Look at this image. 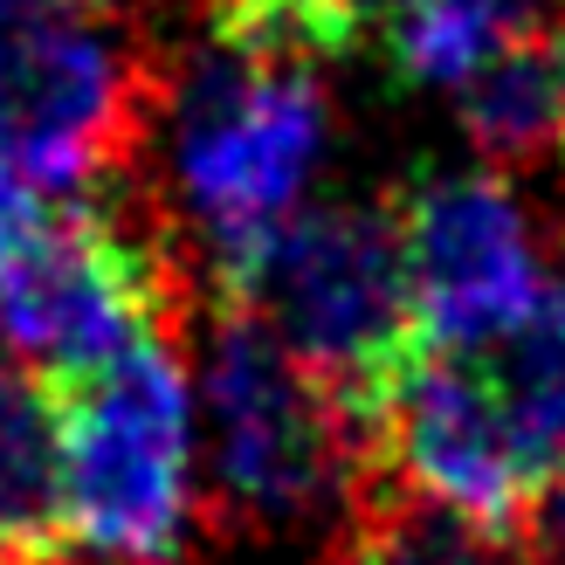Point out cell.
<instances>
[{
  "label": "cell",
  "instance_id": "9c48e42d",
  "mask_svg": "<svg viewBox=\"0 0 565 565\" xmlns=\"http://www.w3.org/2000/svg\"><path fill=\"white\" fill-rule=\"evenodd\" d=\"M462 138L483 173L565 166V21H531L456 90Z\"/></svg>",
  "mask_w": 565,
  "mask_h": 565
},
{
  "label": "cell",
  "instance_id": "30bf717a",
  "mask_svg": "<svg viewBox=\"0 0 565 565\" xmlns=\"http://www.w3.org/2000/svg\"><path fill=\"white\" fill-rule=\"evenodd\" d=\"M63 552V401L49 380L0 365V565H55Z\"/></svg>",
  "mask_w": 565,
  "mask_h": 565
},
{
  "label": "cell",
  "instance_id": "6da1fadb",
  "mask_svg": "<svg viewBox=\"0 0 565 565\" xmlns=\"http://www.w3.org/2000/svg\"><path fill=\"white\" fill-rule=\"evenodd\" d=\"M221 303L248 310L269 338L318 380L359 428L386 401V386L428 352L414 324L407 256L393 207H310L248 256Z\"/></svg>",
  "mask_w": 565,
  "mask_h": 565
},
{
  "label": "cell",
  "instance_id": "8992f818",
  "mask_svg": "<svg viewBox=\"0 0 565 565\" xmlns=\"http://www.w3.org/2000/svg\"><path fill=\"white\" fill-rule=\"evenodd\" d=\"M365 441L373 462L469 539H518L531 497L545 490L483 365L456 352H420L373 407Z\"/></svg>",
  "mask_w": 565,
  "mask_h": 565
},
{
  "label": "cell",
  "instance_id": "5bb4252c",
  "mask_svg": "<svg viewBox=\"0 0 565 565\" xmlns=\"http://www.w3.org/2000/svg\"><path fill=\"white\" fill-rule=\"evenodd\" d=\"M518 539L531 545V565H565V469L552 476L539 497H531Z\"/></svg>",
  "mask_w": 565,
  "mask_h": 565
},
{
  "label": "cell",
  "instance_id": "5b68a950",
  "mask_svg": "<svg viewBox=\"0 0 565 565\" xmlns=\"http://www.w3.org/2000/svg\"><path fill=\"white\" fill-rule=\"evenodd\" d=\"M166 310L173 276L152 242L97 207H49L0 248V345L49 386H76L166 338Z\"/></svg>",
  "mask_w": 565,
  "mask_h": 565
},
{
  "label": "cell",
  "instance_id": "52a82bcc",
  "mask_svg": "<svg viewBox=\"0 0 565 565\" xmlns=\"http://www.w3.org/2000/svg\"><path fill=\"white\" fill-rule=\"evenodd\" d=\"M414 290V324L428 352H490L503 331L531 318L545 297V263L531 242V214L497 173H441L407 186L393 207Z\"/></svg>",
  "mask_w": 565,
  "mask_h": 565
},
{
  "label": "cell",
  "instance_id": "4fadbf2b",
  "mask_svg": "<svg viewBox=\"0 0 565 565\" xmlns=\"http://www.w3.org/2000/svg\"><path fill=\"white\" fill-rule=\"evenodd\" d=\"M110 0H0V49L49 35V28H83L90 14H104Z\"/></svg>",
  "mask_w": 565,
  "mask_h": 565
},
{
  "label": "cell",
  "instance_id": "2e32d148",
  "mask_svg": "<svg viewBox=\"0 0 565 565\" xmlns=\"http://www.w3.org/2000/svg\"><path fill=\"white\" fill-rule=\"evenodd\" d=\"M441 565H490V558H476V552H456V545H448V552H441Z\"/></svg>",
  "mask_w": 565,
  "mask_h": 565
},
{
  "label": "cell",
  "instance_id": "8fae6325",
  "mask_svg": "<svg viewBox=\"0 0 565 565\" xmlns=\"http://www.w3.org/2000/svg\"><path fill=\"white\" fill-rule=\"evenodd\" d=\"M469 359L483 365L490 393L511 414L531 469L552 483L565 469V276L545 282V297L531 303V318L518 331H503L490 352H469Z\"/></svg>",
  "mask_w": 565,
  "mask_h": 565
},
{
  "label": "cell",
  "instance_id": "ba28073f",
  "mask_svg": "<svg viewBox=\"0 0 565 565\" xmlns=\"http://www.w3.org/2000/svg\"><path fill=\"white\" fill-rule=\"evenodd\" d=\"M138 63L104 28H49L0 49V152L42 193H76L131 152Z\"/></svg>",
  "mask_w": 565,
  "mask_h": 565
},
{
  "label": "cell",
  "instance_id": "7a4b0ae2",
  "mask_svg": "<svg viewBox=\"0 0 565 565\" xmlns=\"http://www.w3.org/2000/svg\"><path fill=\"white\" fill-rule=\"evenodd\" d=\"M207 435L214 511L256 539L331 524L373 476L365 428L235 303L207 338Z\"/></svg>",
  "mask_w": 565,
  "mask_h": 565
},
{
  "label": "cell",
  "instance_id": "9a60e30c",
  "mask_svg": "<svg viewBox=\"0 0 565 565\" xmlns=\"http://www.w3.org/2000/svg\"><path fill=\"white\" fill-rule=\"evenodd\" d=\"M42 201H49V193L21 173V166H14L8 152H0V248H8L14 235H28V228H35V221L49 214Z\"/></svg>",
  "mask_w": 565,
  "mask_h": 565
},
{
  "label": "cell",
  "instance_id": "7c38bea8",
  "mask_svg": "<svg viewBox=\"0 0 565 565\" xmlns=\"http://www.w3.org/2000/svg\"><path fill=\"white\" fill-rule=\"evenodd\" d=\"M531 21H539L531 0H407V8L386 21V55L407 83L462 90V83Z\"/></svg>",
  "mask_w": 565,
  "mask_h": 565
},
{
  "label": "cell",
  "instance_id": "3957f363",
  "mask_svg": "<svg viewBox=\"0 0 565 565\" xmlns=\"http://www.w3.org/2000/svg\"><path fill=\"white\" fill-rule=\"evenodd\" d=\"M324 138L331 104L318 70L201 42L173 90V186L214 242V282H228L282 221H297Z\"/></svg>",
  "mask_w": 565,
  "mask_h": 565
},
{
  "label": "cell",
  "instance_id": "277c9868",
  "mask_svg": "<svg viewBox=\"0 0 565 565\" xmlns=\"http://www.w3.org/2000/svg\"><path fill=\"white\" fill-rule=\"evenodd\" d=\"M70 545L110 565H166L193 518V401L166 338L55 386Z\"/></svg>",
  "mask_w": 565,
  "mask_h": 565
}]
</instances>
